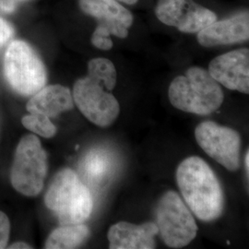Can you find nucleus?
Returning a JSON list of instances; mask_svg holds the SVG:
<instances>
[{"label":"nucleus","instance_id":"nucleus-1","mask_svg":"<svg viewBox=\"0 0 249 249\" xmlns=\"http://www.w3.org/2000/svg\"><path fill=\"white\" fill-rule=\"evenodd\" d=\"M177 181L185 202L200 221L213 222L223 214V188L204 160L191 156L183 160L177 170Z\"/></svg>","mask_w":249,"mask_h":249},{"label":"nucleus","instance_id":"nucleus-2","mask_svg":"<svg viewBox=\"0 0 249 249\" xmlns=\"http://www.w3.org/2000/svg\"><path fill=\"white\" fill-rule=\"evenodd\" d=\"M168 96L175 108L198 116L213 114L222 107L224 100L220 84L199 67L189 68L185 75L173 80Z\"/></svg>","mask_w":249,"mask_h":249},{"label":"nucleus","instance_id":"nucleus-3","mask_svg":"<svg viewBox=\"0 0 249 249\" xmlns=\"http://www.w3.org/2000/svg\"><path fill=\"white\" fill-rule=\"evenodd\" d=\"M45 203L60 225L83 223L93 209L89 187L70 168L60 170L54 176L45 193Z\"/></svg>","mask_w":249,"mask_h":249},{"label":"nucleus","instance_id":"nucleus-4","mask_svg":"<svg viewBox=\"0 0 249 249\" xmlns=\"http://www.w3.org/2000/svg\"><path fill=\"white\" fill-rule=\"evenodd\" d=\"M4 75L11 89L23 96H33L47 81L40 56L31 45L19 40L11 42L6 50Z\"/></svg>","mask_w":249,"mask_h":249},{"label":"nucleus","instance_id":"nucleus-5","mask_svg":"<svg viewBox=\"0 0 249 249\" xmlns=\"http://www.w3.org/2000/svg\"><path fill=\"white\" fill-rule=\"evenodd\" d=\"M47 169V155L39 139L35 135L24 136L17 146L11 168L12 187L24 196H37L43 190Z\"/></svg>","mask_w":249,"mask_h":249},{"label":"nucleus","instance_id":"nucleus-6","mask_svg":"<svg viewBox=\"0 0 249 249\" xmlns=\"http://www.w3.org/2000/svg\"><path fill=\"white\" fill-rule=\"evenodd\" d=\"M155 218L158 232L167 247L182 249L196 238V221L177 192L167 191L160 196Z\"/></svg>","mask_w":249,"mask_h":249},{"label":"nucleus","instance_id":"nucleus-7","mask_svg":"<svg viewBox=\"0 0 249 249\" xmlns=\"http://www.w3.org/2000/svg\"><path fill=\"white\" fill-rule=\"evenodd\" d=\"M72 96L82 115L98 126H110L119 116L120 106L116 97L89 76L75 82Z\"/></svg>","mask_w":249,"mask_h":249},{"label":"nucleus","instance_id":"nucleus-8","mask_svg":"<svg viewBox=\"0 0 249 249\" xmlns=\"http://www.w3.org/2000/svg\"><path fill=\"white\" fill-rule=\"evenodd\" d=\"M195 138L199 147L228 171L240 167L241 138L236 130L205 121L196 126Z\"/></svg>","mask_w":249,"mask_h":249},{"label":"nucleus","instance_id":"nucleus-9","mask_svg":"<svg viewBox=\"0 0 249 249\" xmlns=\"http://www.w3.org/2000/svg\"><path fill=\"white\" fill-rule=\"evenodd\" d=\"M155 13L160 22L186 34H197L217 20L213 11L193 0H158Z\"/></svg>","mask_w":249,"mask_h":249},{"label":"nucleus","instance_id":"nucleus-10","mask_svg":"<svg viewBox=\"0 0 249 249\" xmlns=\"http://www.w3.org/2000/svg\"><path fill=\"white\" fill-rule=\"evenodd\" d=\"M209 73L227 89L249 93V50L242 48L223 53L213 59Z\"/></svg>","mask_w":249,"mask_h":249},{"label":"nucleus","instance_id":"nucleus-11","mask_svg":"<svg viewBox=\"0 0 249 249\" xmlns=\"http://www.w3.org/2000/svg\"><path fill=\"white\" fill-rule=\"evenodd\" d=\"M81 10L98 19L112 36L124 39L128 36V28L133 23V15L117 0H80Z\"/></svg>","mask_w":249,"mask_h":249},{"label":"nucleus","instance_id":"nucleus-12","mask_svg":"<svg viewBox=\"0 0 249 249\" xmlns=\"http://www.w3.org/2000/svg\"><path fill=\"white\" fill-rule=\"evenodd\" d=\"M249 38L248 10L223 20H215L197 33V41L205 47L237 44Z\"/></svg>","mask_w":249,"mask_h":249},{"label":"nucleus","instance_id":"nucleus-13","mask_svg":"<svg viewBox=\"0 0 249 249\" xmlns=\"http://www.w3.org/2000/svg\"><path fill=\"white\" fill-rule=\"evenodd\" d=\"M158 233L155 223L120 222L112 225L107 233L109 249H152L156 248L154 236Z\"/></svg>","mask_w":249,"mask_h":249},{"label":"nucleus","instance_id":"nucleus-14","mask_svg":"<svg viewBox=\"0 0 249 249\" xmlns=\"http://www.w3.org/2000/svg\"><path fill=\"white\" fill-rule=\"evenodd\" d=\"M73 107L74 101L70 89L55 84L45 86L37 91L28 102L26 108L30 114H41L51 118Z\"/></svg>","mask_w":249,"mask_h":249},{"label":"nucleus","instance_id":"nucleus-15","mask_svg":"<svg viewBox=\"0 0 249 249\" xmlns=\"http://www.w3.org/2000/svg\"><path fill=\"white\" fill-rule=\"evenodd\" d=\"M80 171L92 185L105 183L113 170V158L104 149H92L80 161Z\"/></svg>","mask_w":249,"mask_h":249},{"label":"nucleus","instance_id":"nucleus-16","mask_svg":"<svg viewBox=\"0 0 249 249\" xmlns=\"http://www.w3.org/2000/svg\"><path fill=\"white\" fill-rule=\"evenodd\" d=\"M89 227L83 223L61 225L54 229L45 242V249H76L88 240Z\"/></svg>","mask_w":249,"mask_h":249},{"label":"nucleus","instance_id":"nucleus-17","mask_svg":"<svg viewBox=\"0 0 249 249\" xmlns=\"http://www.w3.org/2000/svg\"><path fill=\"white\" fill-rule=\"evenodd\" d=\"M88 76L100 81L107 90H113L116 85V67L107 58H93L88 63Z\"/></svg>","mask_w":249,"mask_h":249},{"label":"nucleus","instance_id":"nucleus-18","mask_svg":"<svg viewBox=\"0 0 249 249\" xmlns=\"http://www.w3.org/2000/svg\"><path fill=\"white\" fill-rule=\"evenodd\" d=\"M21 123L33 133L50 139L56 133V127L48 116L41 114H30L23 116Z\"/></svg>","mask_w":249,"mask_h":249},{"label":"nucleus","instance_id":"nucleus-19","mask_svg":"<svg viewBox=\"0 0 249 249\" xmlns=\"http://www.w3.org/2000/svg\"><path fill=\"white\" fill-rule=\"evenodd\" d=\"M10 223L6 214L0 212V249H5L9 241Z\"/></svg>","mask_w":249,"mask_h":249},{"label":"nucleus","instance_id":"nucleus-20","mask_svg":"<svg viewBox=\"0 0 249 249\" xmlns=\"http://www.w3.org/2000/svg\"><path fill=\"white\" fill-rule=\"evenodd\" d=\"M91 44L101 50H110L113 47V41L110 36H101L92 34L91 36Z\"/></svg>","mask_w":249,"mask_h":249},{"label":"nucleus","instance_id":"nucleus-21","mask_svg":"<svg viewBox=\"0 0 249 249\" xmlns=\"http://www.w3.org/2000/svg\"><path fill=\"white\" fill-rule=\"evenodd\" d=\"M13 36V29L8 21L0 18V48L6 45Z\"/></svg>","mask_w":249,"mask_h":249},{"label":"nucleus","instance_id":"nucleus-22","mask_svg":"<svg viewBox=\"0 0 249 249\" xmlns=\"http://www.w3.org/2000/svg\"><path fill=\"white\" fill-rule=\"evenodd\" d=\"M21 1L22 0H0V9L6 12L12 11Z\"/></svg>","mask_w":249,"mask_h":249},{"label":"nucleus","instance_id":"nucleus-23","mask_svg":"<svg viewBox=\"0 0 249 249\" xmlns=\"http://www.w3.org/2000/svg\"><path fill=\"white\" fill-rule=\"evenodd\" d=\"M9 249H32L28 244L22 243V242H18L13 244L11 247H9Z\"/></svg>","mask_w":249,"mask_h":249},{"label":"nucleus","instance_id":"nucleus-24","mask_svg":"<svg viewBox=\"0 0 249 249\" xmlns=\"http://www.w3.org/2000/svg\"><path fill=\"white\" fill-rule=\"evenodd\" d=\"M245 168L247 170V175L249 174V151H247L245 155Z\"/></svg>","mask_w":249,"mask_h":249},{"label":"nucleus","instance_id":"nucleus-25","mask_svg":"<svg viewBox=\"0 0 249 249\" xmlns=\"http://www.w3.org/2000/svg\"><path fill=\"white\" fill-rule=\"evenodd\" d=\"M119 2H123L124 4H127V5H134L136 4L139 0H117Z\"/></svg>","mask_w":249,"mask_h":249}]
</instances>
